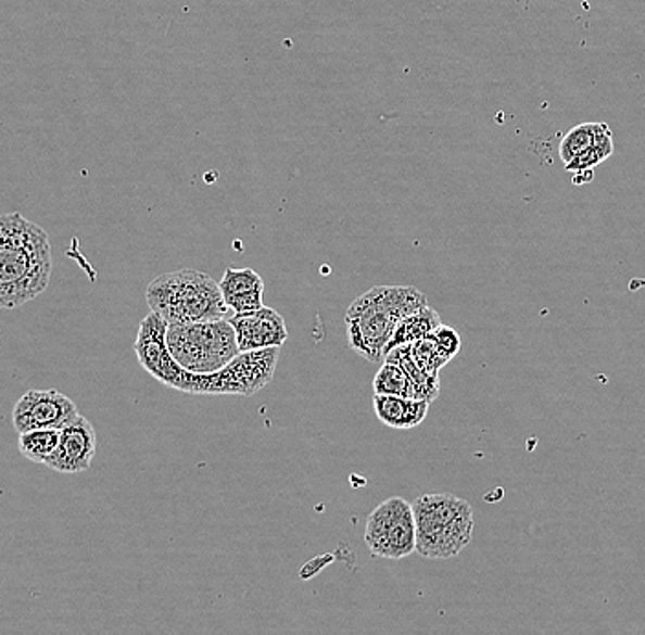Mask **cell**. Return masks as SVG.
I'll use <instances>...</instances> for the list:
<instances>
[{
  "label": "cell",
  "mask_w": 645,
  "mask_h": 635,
  "mask_svg": "<svg viewBox=\"0 0 645 635\" xmlns=\"http://www.w3.org/2000/svg\"><path fill=\"white\" fill-rule=\"evenodd\" d=\"M440 325H442L440 315L433 308H429V304L413 314L405 315L404 319H400L399 327L388 343L385 356L396 346L417 343L420 339L428 338L429 333H433Z\"/></svg>",
  "instance_id": "14"
},
{
  "label": "cell",
  "mask_w": 645,
  "mask_h": 635,
  "mask_svg": "<svg viewBox=\"0 0 645 635\" xmlns=\"http://www.w3.org/2000/svg\"><path fill=\"white\" fill-rule=\"evenodd\" d=\"M594 145V123H583L565 135L559 145V157L565 165L572 162L578 154Z\"/></svg>",
  "instance_id": "19"
},
{
  "label": "cell",
  "mask_w": 645,
  "mask_h": 635,
  "mask_svg": "<svg viewBox=\"0 0 645 635\" xmlns=\"http://www.w3.org/2000/svg\"><path fill=\"white\" fill-rule=\"evenodd\" d=\"M372 391H375V394H385V396L413 397V399H417L415 385H413L409 376L405 373L404 368L389 361H383L380 370L376 372L375 381H372Z\"/></svg>",
  "instance_id": "17"
},
{
  "label": "cell",
  "mask_w": 645,
  "mask_h": 635,
  "mask_svg": "<svg viewBox=\"0 0 645 635\" xmlns=\"http://www.w3.org/2000/svg\"><path fill=\"white\" fill-rule=\"evenodd\" d=\"M61 429H36L18 434V453L34 463H45L58 449Z\"/></svg>",
  "instance_id": "16"
},
{
  "label": "cell",
  "mask_w": 645,
  "mask_h": 635,
  "mask_svg": "<svg viewBox=\"0 0 645 635\" xmlns=\"http://www.w3.org/2000/svg\"><path fill=\"white\" fill-rule=\"evenodd\" d=\"M612 152L615 151H609V149H604V147L593 145L591 149H586V151L578 154L572 162H569L567 164V170L569 173H576V170L594 169L596 165L602 164L607 157L612 156Z\"/></svg>",
  "instance_id": "20"
},
{
  "label": "cell",
  "mask_w": 645,
  "mask_h": 635,
  "mask_svg": "<svg viewBox=\"0 0 645 635\" xmlns=\"http://www.w3.org/2000/svg\"><path fill=\"white\" fill-rule=\"evenodd\" d=\"M229 322L241 352L263 351L271 346L281 348L287 343V322L277 309L263 306L252 314H235L229 317Z\"/></svg>",
  "instance_id": "11"
},
{
  "label": "cell",
  "mask_w": 645,
  "mask_h": 635,
  "mask_svg": "<svg viewBox=\"0 0 645 635\" xmlns=\"http://www.w3.org/2000/svg\"><path fill=\"white\" fill-rule=\"evenodd\" d=\"M429 405L426 399H413V397L385 396L375 394L372 407L376 418L396 431H407L420 426L428 416Z\"/></svg>",
  "instance_id": "13"
},
{
  "label": "cell",
  "mask_w": 645,
  "mask_h": 635,
  "mask_svg": "<svg viewBox=\"0 0 645 635\" xmlns=\"http://www.w3.org/2000/svg\"><path fill=\"white\" fill-rule=\"evenodd\" d=\"M79 416L76 403L59 391H28L13 408V427L21 432L63 429Z\"/></svg>",
  "instance_id": "9"
},
{
  "label": "cell",
  "mask_w": 645,
  "mask_h": 635,
  "mask_svg": "<svg viewBox=\"0 0 645 635\" xmlns=\"http://www.w3.org/2000/svg\"><path fill=\"white\" fill-rule=\"evenodd\" d=\"M98 436L94 427L85 418L77 416L76 420L61 429L58 449L48 456L45 466L63 474H77L87 471L96 456Z\"/></svg>",
  "instance_id": "10"
},
{
  "label": "cell",
  "mask_w": 645,
  "mask_h": 635,
  "mask_svg": "<svg viewBox=\"0 0 645 635\" xmlns=\"http://www.w3.org/2000/svg\"><path fill=\"white\" fill-rule=\"evenodd\" d=\"M52 277L48 233L18 213L0 215V309L39 297Z\"/></svg>",
  "instance_id": "1"
},
{
  "label": "cell",
  "mask_w": 645,
  "mask_h": 635,
  "mask_svg": "<svg viewBox=\"0 0 645 635\" xmlns=\"http://www.w3.org/2000/svg\"><path fill=\"white\" fill-rule=\"evenodd\" d=\"M431 338L437 341L440 348L446 352L447 356L455 357L457 356L458 352H460V335L455 332V328L446 327V325H440L433 333H431Z\"/></svg>",
  "instance_id": "21"
},
{
  "label": "cell",
  "mask_w": 645,
  "mask_h": 635,
  "mask_svg": "<svg viewBox=\"0 0 645 635\" xmlns=\"http://www.w3.org/2000/svg\"><path fill=\"white\" fill-rule=\"evenodd\" d=\"M279 361V346L241 352L233 361L213 372V396H253L270 383Z\"/></svg>",
  "instance_id": "8"
},
{
  "label": "cell",
  "mask_w": 645,
  "mask_h": 635,
  "mask_svg": "<svg viewBox=\"0 0 645 635\" xmlns=\"http://www.w3.org/2000/svg\"><path fill=\"white\" fill-rule=\"evenodd\" d=\"M423 306H428V297L415 285L370 288L346 309L349 346L369 363L383 361L400 319Z\"/></svg>",
  "instance_id": "2"
},
{
  "label": "cell",
  "mask_w": 645,
  "mask_h": 635,
  "mask_svg": "<svg viewBox=\"0 0 645 635\" xmlns=\"http://www.w3.org/2000/svg\"><path fill=\"white\" fill-rule=\"evenodd\" d=\"M365 544L380 559L400 560L417 551L413 504L393 496L376 507L365 525Z\"/></svg>",
  "instance_id": "6"
},
{
  "label": "cell",
  "mask_w": 645,
  "mask_h": 635,
  "mask_svg": "<svg viewBox=\"0 0 645 635\" xmlns=\"http://www.w3.org/2000/svg\"><path fill=\"white\" fill-rule=\"evenodd\" d=\"M167 328L169 322L165 321L162 315L156 312L147 315L140 322V330L136 338V357L141 367L146 368L156 381L182 392L189 372L170 356L169 346H167Z\"/></svg>",
  "instance_id": "7"
},
{
  "label": "cell",
  "mask_w": 645,
  "mask_h": 635,
  "mask_svg": "<svg viewBox=\"0 0 645 635\" xmlns=\"http://www.w3.org/2000/svg\"><path fill=\"white\" fill-rule=\"evenodd\" d=\"M151 312L169 325L218 321L235 315L224 301L218 282L199 269H180L160 275L146 290Z\"/></svg>",
  "instance_id": "3"
},
{
  "label": "cell",
  "mask_w": 645,
  "mask_h": 635,
  "mask_svg": "<svg viewBox=\"0 0 645 635\" xmlns=\"http://www.w3.org/2000/svg\"><path fill=\"white\" fill-rule=\"evenodd\" d=\"M383 361L394 363V365L404 368L405 373L409 376L413 385H415L417 399H426V402L431 403L439 397V376H431V373L423 372L422 368H418L417 363L413 361V357H410L407 344L393 348Z\"/></svg>",
  "instance_id": "15"
},
{
  "label": "cell",
  "mask_w": 645,
  "mask_h": 635,
  "mask_svg": "<svg viewBox=\"0 0 645 635\" xmlns=\"http://www.w3.org/2000/svg\"><path fill=\"white\" fill-rule=\"evenodd\" d=\"M407 346H409L413 361L417 363L418 368H422L423 372L431 373V376H439L440 368L452 361V357L440 348L437 341L431 338V333L428 338L420 339L417 343L407 344Z\"/></svg>",
  "instance_id": "18"
},
{
  "label": "cell",
  "mask_w": 645,
  "mask_h": 635,
  "mask_svg": "<svg viewBox=\"0 0 645 635\" xmlns=\"http://www.w3.org/2000/svg\"><path fill=\"white\" fill-rule=\"evenodd\" d=\"M167 346L170 356L191 373H213L241 354L229 319L169 325Z\"/></svg>",
  "instance_id": "5"
},
{
  "label": "cell",
  "mask_w": 645,
  "mask_h": 635,
  "mask_svg": "<svg viewBox=\"0 0 645 635\" xmlns=\"http://www.w3.org/2000/svg\"><path fill=\"white\" fill-rule=\"evenodd\" d=\"M218 285L233 314H252L264 306V280L252 268L226 269Z\"/></svg>",
  "instance_id": "12"
},
{
  "label": "cell",
  "mask_w": 645,
  "mask_h": 635,
  "mask_svg": "<svg viewBox=\"0 0 645 635\" xmlns=\"http://www.w3.org/2000/svg\"><path fill=\"white\" fill-rule=\"evenodd\" d=\"M417 554L423 559L457 557L473 538V509L455 495H423L413 501Z\"/></svg>",
  "instance_id": "4"
},
{
  "label": "cell",
  "mask_w": 645,
  "mask_h": 635,
  "mask_svg": "<svg viewBox=\"0 0 645 635\" xmlns=\"http://www.w3.org/2000/svg\"><path fill=\"white\" fill-rule=\"evenodd\" d=\"M589 180H593V169L576 170V173H572V181H574L576 186L589 183Z\"/></svg>",
  "instance_id": "22"
}]
</instances>
